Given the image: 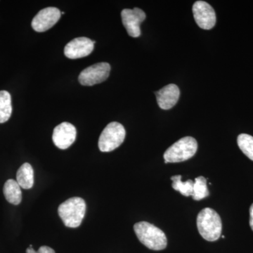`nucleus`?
I'll return each instance as SVG.
<instances>
[{"label":"nucleus","mask_w":253,"mask_h":253,"mask_svg":"<svg viewBox=\"0 0 253 253\" xmlns=\"http://www.w3.org/2000/svg\"><path fill=\"white\" fill-rule=\"evenodd\" d=\"M158 106L163 110L172 109L177 103L180 96V91L177 85L169 84L156 93Z\"/></svg>","instance_id":"nucleus-12"},{"label":"nucleus","mask_w":253,"mask_h":253,"mask_svg":"<svg viewBox=\"0 0 253 253\" xmlns=\"http://www.w3.org/2000/svg\"><path fill=\"white\" fill-rule=\"evenodd\" d=\"M94 44V41L85 37L75 38L65 46V56L71 59L85 57L92 52Z\"/></svg>","instance_id":"nucleus-10"},{"label":"nucleus","mask_w":253,"mask_h":253,"mask_svg":"<svg viewBox=\"0 0 253 253\" xmlns=\"http://www.w3.org/2000/svg\"><path fill=\"white\" fill-rule=\"evenodd\" d=\"M12 113L11 97L6 91H0V123L9 121Z\"/></svg>","instance_id":"nucleus-15"},{"label":"nucleus","mask_w":253,"mask_h":253,"mask_svg":"<svg viewBox=\"0 0 253 253\" xmlns=\"http://www.w3.org/2000/svg\"><path fill=\"white\" fill-rule=\"evenodd\" d=\"M123 26L129 36L138 38L141 36V23L146 19V14L139 8L125 9L121 12Z\"/></svg>","instance_id":"nucleus-9"},{"label":"nucleus","mask_w":253,"mask_h":253,"mask_svg":"<svg viewBox=\"0 0 253 253\" xmlns=\"http://www.w3.org/2000/svg\"><path fill=\"white\" fill-rule=\"evenodd\" d=\"M111 66L108 63H99L85 68L80 74V83L82 85L93 86L103 83L109 78Z\"/></svg>","instance_id":"nucleus-6"},{"label":"nucleus","mask_w":253,"mask_h":253,"mask_svg":"<svg viewBox=\"0 0 253 253\" xmlns=\"http://www.w3.org/2000/svg\"><path fill=\"white\" fill-rule=\"evenodd\" d=\"M237 143L241 151L253 161V136L247 134H240L238 136Z\"/></svg>","instance_id":"nucleus-18"},{"label":"nucleus","mask_w":253,"mask_h":253,"mask_svg":"<svg viewBox=\"0 0 253 253\" xmlns=\"http://www.w3.org/2000/svg\"><path fill=\"white\" fill-rule=\"evenodd\" d=\"M126 129L121 123L112 122L104 128L99 139V148L102 152H111L119 147L126 138Z\"/></svg>","instance_id":"nucleus-5"},{"label":"nucleus","mask_w":253,"mask_h":253,"mask_svg":"<svg viewBox=\"0 0 253 253\" xmlns=\"http://www.w3.org/2000/svg\"><path fill=\"white\" fill-rule=\"evenodd\" d=\"M77 131L71 123H61L54 128L52 139L56 147L60 149H67L76 141Z\"/></svg>","instance_id":"nucleus-11"},{"label":"nucleus","mask_w":253,"mask_h":253,"mask_svg":"<svg viewBox=\"0 0 253 253\" xmlns=\"http://www.w3.org/2000/svg\"><path fill=\"white\" fill-rule=\"evenodd\" d=\"M209 196L207 186V180L204 176H199L195 179L193 193L191 196L195 201L206 199Z\"/></svg>","instance_id":"nucleus-16"},{"label":"nucleus","mask_w":253,"mask_h":253,"mask_svg":"<svg viewBox=\"0 0 253 253\" xmlns=\"http://www.w3.org/2000/svg\"><path fill=\"white\" fill-rule=\"evenodd\" d=\"M16 181L24 189H31L34 184V171L31 165L26 163L18 169Z\"/></svg>","instance_id":"nucleus-14"},{"label":"nucleus","mask_w":253,"mask_h":253,"mask_svg":"<svg viewBox=\"0 0 253 253\" xmlns=\"http://www.w3.org/2000/svg\"><path fill=\"white\" fill-rule=\"evenodd\" d=\"M134 230L138 239L148 249L161 251L167 247V237L161 229L146 221L136 223Z\"/></svg>","instance_id":"nucleus-1"},{"label":"nucleus","mask_w":253,"mask_h":253,"mask_svg":"<svg viewBox=\"0 0 253 253\" xmlns=\"http://www.w3.org/2000/svg\"><path fill=\"white\" fill-rule=\"evenodd\" d=\"M85 212V202L80 197L66 200L58 208L59 217L65 226L69 228H77L81 225Z\"/></svg>","instance_id":"nucleus-3"},{"label":"nucleus","mask_w":253,"mask_h":253,"mask_svg":"<svg viewBox=\"0 0 253 253\" xmlns=\"http://www.w3.org/2000/svg\"><path fill=\"white\" fill-rule=\"evenodd\" d=\"M198 143L194 138L186 136L173 144L165 152V163H180L187 161L196 154Z\"/></svg>","instance_id":"nucleus-4"},{"label":"nucleus","mask_w":253,"mask_h":253,"mask_svg":"<svg viewBox=\"0 0 253 253\" xmlns=\"http://www.w3.org/2000/svg\"><path fill=\"white\" fill-rule=\"evenodd\" d=\"M26 253H38L37 251H35L34 249H33V246L32 245L30 246V247L28 248L27 250H26Z\"/></svg>","instance_id":"nucleus-21"},{"label":"nucleus","mask_w":253,"mask_h":253,"mask_svg":"<svg viewBox=\"0 0 253 253\" xmlns=\"http://www.w3.org/2000/svg\"><path fill=\"white\" fill-rule=\"evenodd\" d=\"M21 188L17 181L14 179H9L6 181L3 189V192L6 201L15 206L21 204L22 200Z\"/></svg>","instance_id":"nucleus-13"},{"label":"nucleus","mask_w":253,"mask_h":253,"mask_svg":"<svg viewBox=\"0 0 253 253\" xmlns=\"http://www.w3.org/2000/svg\"><path fill=\"white\" fill-rule=\"evenodd\" d=\"M197 227L200 234L208 241H215L219 239L222 230L221 218L218 213L211 208L202 210L197 217Z\"/></svg>","instance_id":"nucleus-2"},{"label":"nucleus","mask_w":253,"mask_h":253,"mask_svg":"<svg viewBox=\"0 0 253 253\" xmlns=\"http://www.w3.org/2000/svg\"><path fill=\"white\" fill-rule=\"evenodd\" d=\"M172 181V186L173 189L175 191H179V193L183 196H191L193 193V187H194V182L191 179H189L183 182L181 181V175L172 176L171 177Z\"/></svg>","instance_id":"nucleus-17"},{"label":"nucleus","mask_w":253,"mask_h":253,"mask_svg":"<svg viewBox=\"0 0 253 253\" xmlns=\"http://www.w3.org/2000/svg\"><path fill=\"white\" fill-rule=\"evenodd\" d=\"M221 238H222V239H224L225 237H224V236H221Z\"/></svg>","instance_id":"nucleus-22"},{"label":"nucleus","mask_w":253,"mask_h":253,"mask_svg":"<svg viewBox=\"0 0 253 253\" xmlns=\"http://www.w3.org/2000/svg\"><path fill=\"white\" fill-rule=\"evenodd\" d=\"M38 253H55L54 250L48 246H43L40 248L39 250L37 251Z\"/></svg>","instance_id":"nucleus-19"},{"label":"nucleus","mask_w":253,"mask_h":253,"mask_svg":"<svg viewBox=\"0 0 253 253\" xmlns=\"http://www.w3.org/2000/svg\"><path fill=\"white\" fill-rule=\"evenodd\" d=\"M250 226L253 231V204L250 208Z\"/></svg>","instance_id":"nucleus-20"},{"label":"nucleus","mask_w":253,"mask_h":253,"mask_svg":"<svg viewBox=\"0 0 253 253\" xmlns=\"http://www.w3.org/2000/svg\"><path fill=\"white\" fill-rule=\"evenodd\" d=\"M193 14L196 23L202 29L211 30L215 25V11L206 1H196L193 5Z\"/></svg>","instance_id":"nucleus-7"},{"label":"nucleus","mask_w":253,"mask_h":253,"mask_svg":"<svg viewBox=\"0 0 253 253\" xmlns=\"http://www.w3.org/2000/svg\"><path fill=\"white\" fill-rule=\"evenodd\" d=\"M61 16V11L57 8H44L33 18L31 23L32 28L38 33L48 31L59 21Z\"/></svg>","instance_id":"nucleus-8"}]
</instances>
